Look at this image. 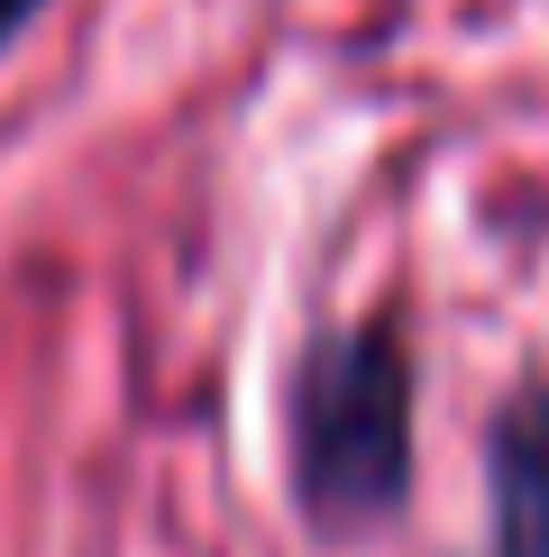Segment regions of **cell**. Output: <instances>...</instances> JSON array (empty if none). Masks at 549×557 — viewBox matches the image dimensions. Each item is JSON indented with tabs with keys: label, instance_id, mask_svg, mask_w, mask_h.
<instances>
[{
	"label": "cell",
	"instance_id": "cell-1",
	"mask_svg": "<svg viewBox=\"0 0 549 557\" xmlns=\"http://www.w3.org/2000/svg\"><path fill=\"white\" fill-rule=\"evenodd\" d=\"M412 475V375L394 330H339L293 375V484L303 512L349 530L385 521Z\"/></svg>",
	"mask_w": 549,
	"mask_h": 557
},
{
	"label": "cell",
	"instance_id": "cell-2",
	"mask_svg": "<svg viewBox=\"0 0 549 557\" xmlns=\"http://www.w3.org/2000/svg\"><path fill=\"white\" fill-rule=\"evenodd\" d=\"M495 484V557H549V393H522L486 448Z\"/></svg>",
	"mask_w": 549,
	"mask_h": 557
},
{
	"label": "cell",
	"instance_id": "cell-3",
	"mask_svg": "<svg viewBox=\"0 0 549 557\" xmlns=\"http://www.w3.org/2000/svg\"><path fill=\"white\" fill-rule=\"evenodd\" d=\"M37 10H46V0H0V55H10V37H19V28H28V18H37Z\"/></svg>",
	"mask_w": 549,
	"mask_h": 557
}]
</instances>
